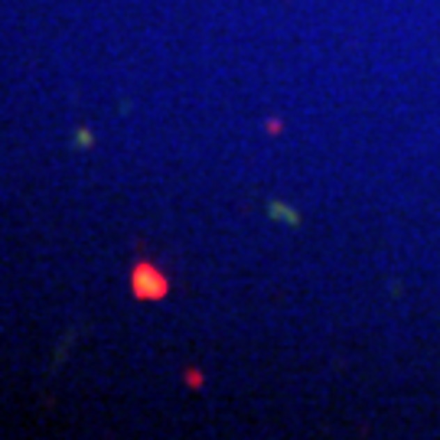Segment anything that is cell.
Wrapping results in <instances>:
<instances>
[{"label":"cell","mask_w":440,"mask_h":440,"mask_svg":"<svg viewBox=\"0 0 440 440\" xmlns=\"http://www.w3.org/2000/svg\"><path fill=\"white\" fill-rule=\"evenodd\" d=\"M131 290L137 300H160V297H166L170 281H166L164 271L157 265L141 261V265H134V271H131Z\"/></svg>","instance_id":"cell-1"},{"label":"cell","mask_w":440,"mask_h":440,"mask_svg":"<svg viewBox=\"0 0 440 440\" xmlns=\"http://www.w3.org/2000/svg\"><path fill=\"white\" fill-rule=\"evenodd\" d=\"M92 143H95V134L88 131V127H79V131H75V141H72V147H79V150H88Z\"/></svg>","instance_id":"cell-2"}]
</instances>
